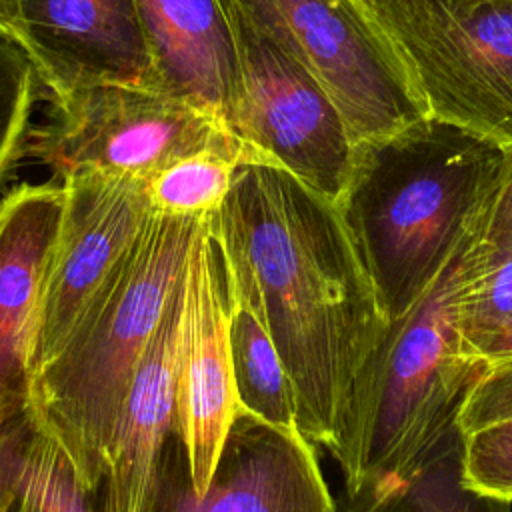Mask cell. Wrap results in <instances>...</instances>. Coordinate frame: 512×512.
Wrapping results in <instances>:
<instances>
[{"instance_id": "9", "label": "cell", "mask_w": 512, "mask_h": 512, "mask_svg": "<svg viewBox=\"0 0 512 512\" xmlns=\"http://www.w3.org/2000/svg\"><path fill=\"white\" fill-rule=\"evenodd\" d=\"M144 512H338L316 446L298 430L242 412L222 446L208 488L196 494L186 450L172 432Z\"/></svg>"}, {"instance_id": "12", "label": "cell", "mask_w": 512, "mask_h": 512, "mask_svg": "<svg viewBox=\"0 0 512 512\" xmlns=\"http://www.w3.org/2000/svg\"><path fill=\"white\" fill-rule=\"evenodd\" d=\"M16 44L52 100L92 84L154 88L136 0H16Z\"/></svg>"}, {"instance_id": "22", "label": "cell", "mask_w": 512, "mask_h": 512, "mask_svg": "<svg viewBox=\"0 0 512 512\" xmlns=\"http://www.w3.org/2000/svg\"><path fill=\"white\" fill-rule=\"evenodd\" d=\"M512 420V358L488 364L472 388L458 426L462 436Z\"/></svg>"}, {"instance_id": "27", "label": "cell", "mask_w": 512, "mask_h": 512, "mask_svg": "<svg viewBox=\"0 0 512 512\" xmlns=\"http://www.w3.org/2000/svg\"><path fill=\"white\" fill-rule=\"evenodd\" d=\"M0 36L16 44V0H0Z\"/></svg>"}, {"instance_id": "11", "label": "cell", "mask_w": 512, "mask_h": 512, "mask_svg": "<svg viewBox=\"0 0 512 512\" xmlns=\"http://www.w3.org/2000/svg\"><path fill=\"white\" fill-rule=\"evenodd\" d=\"M240 414L230 346V294L206 216L196 226L182 274L176 342L174 434L186 450L196 494L208 488Z\"/></svg>"}, {"instance_id": "19", "label": "cell", "mask_w": 512, "mask_h": 512, "mask_svg": "<svg viewBox=\"0 0 512 512\" xmlns=\"http://www.w3.org/2000/svg\"><path fill=\"white\" fill-rule=\"evenodd\" d=\"M36 82L24 50L0 36V188L26 150Z\"/></svg>"}, {"instance_id": "7", "label": "cell", "mask_w": 512, "mask_h": 512, "mask_svg": "<svg viewBox=\"0 0 512 512\" xmlns=\"http://www.w3.org/2000/svg\"><path fill=\"white\" fill-rule=\"evenodd\" d=\"M232 132L196 106L136 84H92L54 100L30 144L58 180L78 170L148 180Z\"/></svg>"}, {"instance_id": "10", "label": "cell", "mask_w": 512, "mask_h": 512, "mask_svg": "<svg viewBox=\"0 0 512 512\" xmlns=\"http://www.w3.org/2000/svg\"><path fill=\"white\" fill-rule=\"evenodd\" d=\"M64 210L30 332V376L60 348L150 216L142 180L78 170L60 180Z\"/></svg>"}, {"instance_id": "16", "label": "cell", "mask_w": 512, "mask_h": 512, "mask_svg": "<svg viewBox=\"0 0 512 512\" xmlns=\"http://www.w3.org/2000/svg\"><path fill=\"white\" fill-rule=\"evenodd\" d=\"M244 162H256V158L234 134L178 158L142 182L150 212L178 218L212 216L226 200L236 170Z\"/></svg>"}, {"instance_id": "1", "label": "cell", "mask_w": 512, "mask_h": 512, "mask_svg": "<svg viewBox=\"0 0 512 512\" xmlns=\"http://www.w3.org/2000/svg\"><path fill=\"white\" fill-rule=\"evenodd\" d=\"M208 228L232 300L274 342L300 434L346 478L390 322L338 206L276 164L244 162Z\"/></svg>"}, {"instance_id": "18", "label": "cell", "mask_w": 512, "mask_h": 512, "mask_svg": "<svg viewBox=\"0 0 512 512\" xmlns=\"http://www.w3.org/2000/svg\"><path fill=\"white\" fill-rule=\"evenodd\" d=\"M512 320V250L490 252L472 240L456 258V322L480 358Z\"/></svg>"}, {"instance_id": "3", "label": "cell", "mask_w": 512, "mask_h": 512, "mask_svg": "<svg viewBox=\"0 0 512 512\" xmlns=\"http://www.w3.org/2000/svg\"><path fill=\"white\" fill-rule=\"evenodd\" d=\"M200 218L148 216L52 358L30 376L28 420L88 494L102 490L124 400L184 274Z\"/></svg>"}, {"instance_id": "20", "label": "cell", "mask_w": 512, "mask_h": 512, "mask_svg": "<svg viewBox=\"0 0 512 512\" xmlns=\"http://www.w3.org/2000/svg\"><path fill=\"white\" fill-rule=\"evenodd\" d=\"M462 438L464 484L484 498L512 504V420Z\"/></svg>"}, {"instance_id": "5", "label": "cell", "mask_w": 512, "mask_h": 512, "mask_svg": "<svg viewBox=\"0 0 512 512\" xmlns=\"http://www.w3.org/2000/svg\"><path fill=\"white\" fill-rule=\"evenodd\" d=\"M428 116L512 144V0H358Z\"/></svg>"}, {"instance_id": "4", "label": "cell", "mask_w": 512, "mask_h": 512, "mask_svg": "<svg viewBox=\"0 0 512 512\" xmlns=\"http://www.w3.org/2000/svg\"><path fill=\"white\" fill-rule=\"evenodd\" d=\"M456 258L386 330L362 402L346 496L412 478L460 428V412L488 368L458 330Z\"/></svg>"}, {"instance_id": "17", "label": "cell", "mask_w": 512, "mask_h": 512, "mask_svg": "<svg viewBox=\"0 0 512 512\" xmlns=\"http://www.w3.org/2000/svg\"><path fill=\"white\" fill-rule=\"evenodd\" d=\"M230 346L234 384L242 412L278 428L298 430L290 380L274 342L260 320L246 306L232 300V296Z\"/></svg>"}, {"instance_id": "21", "label": "cell", "mask_w": 512, "mask_h": 512, "mask_svg": "<svg viewBox=\"0 0 512 512\" xmlns=\"http://www.w3.org/2000/svg\"><path fill=\"white\" fill-rule=\"evenodd\" d=\"M26 462L36 476L44 512H102L80 486L60 446L34 428L26 442Z\"/></svg>"}, {"instance_id": "2", "label": "cell", "mask_w": 512, "mask_h": 512, "mask_svg": "<svg viewBox=\"0 0 512 512\" xmlns=\"http://www.w3.org/2000/svg\"><path fill=\"white\" fill-rule=\"evenodd\" d=\"M504 160V144L434 116L354 144L336 206L388 322L478 238Z\"/></svg>"}, {"instance_id": "15", "label": "cell", "mask_w": 512, "mask_h": 512, "mask_svg": "<svg viewBox=\"0 0 512 512\" xmlns=\"http://www.w3.org/2000/svg\"><path fill=\"white\" fill-rule=\"evenodd\" d=\"M182 282L130 382L102 484V512H144L162 450L174 432L176 342Z\"/></svg>"}, {"instance_id": "8", "label": "cell", "mask_w": 512, "mask_h": 512, "mask_svg": "<svg viewBox=\"0 0 512 512\" xmlns=\"http://www.w3.org/2000/svg\"><path fill=\"white\" fill-rule=\"evenodd\" d=\"M234 10L238 94L230 132L256 162L276 164L338 202L354 140L326 88Z\"/></svg>"}, {"instance_id": "13", "label": "cell", "mask_w": 512, "mask_h": 512, "mask_svg": "<svg viewBox=\"0 0 512 512\" xmlns=\"http://www.w3.org/2000/svg\"><path fill=\"white\" fill-rule=\"evenodd\" d=\"M62 210L60 180L24 182L0 198V442L28 424L32 318Z\"/></svg>"}, {"instance_id": "28", "label": "cell", "mask_w": 512, "mask_h": 512, "mask_svg": "<svg viewBox=\"0 0 512 512\" xmlns=\"http://www.w3.org/2000/svg\"><path fill=\"white\" fill-rule=\"evenodd\" d=\"M462 2H484V0H462Z\"/></svg>"}, {"instance_id": "26", "label": "cell", "mask_w": 512, "mask_h": 512, "mask_svg": "<svg viewBox=\"0 0 512 512\" xmlns=\"http://www.w3.org/2000/svg\"><path fill=\"white\" fill-rule=\"evenodd\" d=\"M512 358V320L494 336V340L484 350V360L488 364Z\"/></svg>"}, {"instance_id": "25", "label": "cell", "mask_w": 512, "mask_h": 512, "mask_svg": "<svg viewBox=\"0 0 512 512\" xmlns=\"http://www.w3.org/2000/svg\"><path fill=\"white\" fill-rule=\"evenodd\" d=\"M14 488H16V496H14L10 512H44L36 476H34L30 464L26 462V448H24V454H22V460L18 466Z\"/></svg>"}, {"instance_id": "24", "label": "cell", "mask_w": 512, "mask_h": 512, "mask_svg": "<svg viewBox=\"0 0 512 512\" xmlns=\"http://www.w3.org/2000/svg\"><path fill=\"white\" fill-rule=\"evenodd\" d=\"M348 504L344 512H416L404 482L384 480L364 486L352 496H346Z\"/></svg>"}, {"instance_id": "23", "label": "cell", "mask_w": 512, "mask_h": 512, "mask_svg": "<svg viewBox=\"0 0 512 512\" xmlns=\"http://www.w3.org/2000/svg\"><path fill=\"white\" fill-rule=\"evenodd\" d=\"M476 242L490 252L512 250V144L506 146L502 176Z\"/></svg>"}, {"instance_id": "14", "label": "cell", "mask_w": 512, "mask_h": 512, "mask_svg": "<svg viewBox=\"0 0 512 512\" xmlns=\"http://www.w3.org/2000/svg\"><path fill=\"white\" fill-rule=\"evenodd\" d=\"M154 64V88L228 130L238 94L232 0H136Z\"/></svg>"}, {"instance_id": "6", "label": "cell", "mask_w": 512, "mask_h": 512, "mask_svg": "<svg viewBox=\"0 0 512 512\" xmlns=\"http://www.w3.org/2000/svg\"><path fill=\"white\" fill-rule=\"evenodd\" d=\"M340 108L354 144L428 116L390 40L358 0H232Z\"/></svg>"}]
</instances>
